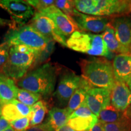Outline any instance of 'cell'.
Returning a JSON list of instances; mask_svg holds the SVG:
<instances>
[{
    "instance_id": "1",
    "label": "cell",
    "mask_w": 131,
    "mask_h": 131,
    "mask_svg": "<svg viewBox=\"0 0 131 131\" xmlns=\"http://www.w3.org/2000/svg\"><path fill=\"white\" fill-rule=\"evenodd\" d=\"M57 74L56 67L47 63L16 80V85L19 89L32 92L41 96H49L53 94L55 89Z\"/></svg>"
},
{
    "instance_id": "2",
    "label": "cell",
    "mask_w": 131,
    "mask_h": 131,
    "mask_svg": "<svg viewBox=\"0 0 131 131\" xmlns=\"http://www.w3.org/2000/svg\"><path fill=\"white\" fill-rule=\"evenodd\" d=\"M81 77L92 88L111 90L115 83L112 64L104 58L81 60Z\"/></svg>"
},
{
    "instance_id": "3",
    "label": "cell",
    "mask_w": 131,
    "mask_h": 131,
    "mask_svg": "<svg viewBox=\"0 0 131 131\" xmlns=\"http://www.w3.org/2000/svg\"><path fill=\"white\" fill-rule=\"evenodd\" d=\"M40 54V52L24 46H11L9 58L2 73L14 80L20 79L37 61Z\"/></svg>"
},
{
    "instance_id": "4",
    "label": "cell",
    "mask_w": 131,
    "mask_h": 131,
    "mask_svg": "<svg viewBox=\"0 0 131 131\" xmlns=\"http://www.w3.org/2000/svg\"><path fill=\"white\" fill-rule=\"evenodd\" d=\"M66 47L92 56L109 57L111 55L101 35L83 31L73 33L67 39Z\"/></svg>"
},
{
    "instance_id": "5",
    "label": "cell",
    "mask_w": 131,
    "mask_h": 131,
    "mask_svg": "<svg viewBox=\"0 0 131 131\" xmlns=\"http://www.w3.org/2000/svg\"><path fill=\"white\" fill-rule=\"evenodd\" d=\"M50 41L28 24L12 27L4 39V42L10 46H24L40 53L45 50Z\"/></svg>"
},
{
    "instance_id": "6",
    "label": "cell",
    "mask_w": 131,
    "mask_h": 131,
    "mask_svg": "<svg viewBox=\"0 0 131 131\" xmlns=\"http://www.w3.org/2000/svg\"><path fill=\"white\" fill-rule=\"evenodd\" d=\"M0 7L9 13L13 22L18 26L24 25L35 13L34 8L23 0H0Z\"/></svg>"
},
{
    "instance_id": "7",
    "label": "cell",
    "mask_w": 131,
    "mask_h": 131,
    "mask_svg": "<svg viewBox=\"0 0 131 131\" xmlns=\"http://www.w3.org/2000/svg\"><path fill=\"white\" fill-rule=\"evenodd\" d=\"M28 25L46 38L58 42L63 46H66L67 39L59 33L53 21L41 13H35Z\"/></svg>"
},
{
    "instance_id": "8",
    "label": "cell",
    "mask_w": 131,
    "mask_h": 131,
    "mask_svg": "<svg viewBox=\"0 0 131 131\" xmlns=\"http://www.w3.org/2000/svg\"><path fill=\"white\" fill-rule=\"evenodd\" d=\"M38 12L50 18L59 33L66 39L75 32L81 31L72 18L64 14L54 5Z\"/></svg>"
},
{
    "instance_id": "9",
    "label": "cell",
    "mask_w": 131,
    "mask_h": 131,
    "mask_svg": "<svg viewBox=\"0 0 131 131\" xmlns=\"http://www.w3.org/2000/svg\"><path fill=\"white\" fill-rule=\"evenodd\" d=\"M95 8L91 15L104 16H125L131 13L130 1L95 0Z\"/></svg>"
},
{
    "instance_id": "10",
    "label": "cell",
    "mask_w": 131,
    "mask_h": 131,
    "mask_svg": "<svg viewBox=\"0 0 131 131\" xmlns=\"http://www.w3.org/2000/svg\"><path fill=\"white\" fill-rule=\"evenodd\" d=\"M82 77L74 72L68 71L62 75L56 91L53 94L61 106L68 104L70 97L79 88Z\"/></svg>"
},
{
    "instance_id": "11",
    "label": "cell",
    "mask_w": 131,
    "mask_h": 131,
    "mask_svg": "<svg viewBox=\"0 0 131 131\" xmlns=\"http://www.w3.org/2000/svg\"><path fill=\"white\" fill-rule=\"evenodd\" d=\"M72 18L74 19L80 30L83 32H103L111 23L107 18L104 16L82 14L76 9L74 10Z\"/></svg>"
},
{
    "instance_id": "12",
    "label": "cell",
    "mask_w": 131,
    "mask_h": 131,
    "mask_svg": "<svg viewBox=\"0 0 131 131\" xmlns=\"http://www.w3.org/2000/svg\"><path fill=\"white\" fill-rule=\"evenodd\" d=\"M111 93L109 89L92 87L87 91L85 103L97 117L103 109L111 104Z\"/></svg>"
},
{
    "instance_id": "13",
    "label": "cell",
    "mask_w": 131,
    "mask_h": 131,
    "mask_svg": "<svg viewBox=\"0 0 131 131\" xmlns=\"http://www.w3.org/2000/svg\"><path fill=\"white\" fill-rule=\"evenodd\" d=\"M116 38L124 53H131V19L126 16H117L112 21Z\"/></svg>"
},
{
    "instance_id": "14",
    "label": "cell",
    "mask_w": 131,
    "mask_h": 131,
    "mask_svg": "<svg viewBox=\"0 0 131 131\" xmlns=\"http://www.w3.org/2000/svg\"><path fill=\"white\" fill-rule=\"evenodd\" d=\"M111 104L120 111H126L131 105V91L126 83L115 80L111 89Z\"/></svg>"
},
{
    "instance_id": "15",
    "label": "cell",
    "mask_w": 131,
    "mask_h": 131,
    "mask_svg": "<svg viewBox=\"0 0 131 131\" xmlns=\"http://www.w3.org/2000/svg\"><path fill=\"white\" fill-rule=\"evenodd\" d=\"M115 80L126 83L131 77V53L117 54L112 63Z\"/></svg>"
},
{
    "instance_id": "16",
    "label": "cell",
    "mask_w": 131,
    "mask_h": 131,
    "mask_svg": "<svg viewBox=\"0 0 131 131\" xmlns=\"http://www.w3.org/2000/svg\"><path fill=\"white\" fill-rule=\"evenodd\" d=\"M31 112V107L19 102L17 100L3 104L1 117L10 122L21 118L27 117Z\"/></svg>"
},
{
    "instance_id": "17",
    "label": "cell",
    "mask_w": 131,
    "mask_h": 131,
    "mask_svg": "<svg viewBox=\"0 0 131 131\" xmlns=\"http://www.w3.org/2000/svg\"><path fill=\"white\" fill-rule=\"evenodd\" d=\"M18 88L12 78L0 73V103L1 104L16 100Z\"/></svg>"
},
{
    "instance_id": "18",
    "label": "cell",
    "mask_w": 131,
    "mask_h": 131,
    "mask_svg": "<svg viewBox=\"0 0 131 131\" xmlns=\"http://www.w3.org/2000/svg\"><path fill=\"white\" fill-rule=\"evenodd\" d=\"M70 114L66 108L61 109L53 107L49 111V117L47 123L54 131L68 124L69 120Z\"/></svg>"
},
{
    "instance_id": "19",
    "label": "cell",
    "mask_w": 131,
    "mask_h": 131,
    "mask_svg": "<svg viewBox=\"0 0 131 131\" xmlns=\"http://www.w3.org/2000/svg\"><path fill=\"white\" fill-rule=\"evenodd\" d=\"M90 88H91V86L88 84L86 80L82 78L81 84L79 88L75 91L72 96L70 97L66 109L70 115L84 102L87 91Z\"/></svg>"
},
{
    "instance_id": "20",
    "label": "cell",
    "mask_w": 131,
    "mask_h": 131,
    "mask_svg": "<svg viewBox=\"0 0 131 131\" xmlns=\"http://www.w3.org/2000/svg\"><path fill=\"white\" fill-rule=\"evenodd\" d=\"M129 114L126 111H120L114 107L112 104H109L100 112L98 120L103 124L114 123L118 122L129 117Z\"/></svg>"
},
{
    "instance_id": "21",
    "label": "cell",
    "mask_w": 131,
    "mask_h": 131,
    "mask_svg": "<svg viewBox=\"0 0 131 131\" xmlns=\"http://www.w3.org/2000/svg\"><path fill=\"white\" fill-rule=\"evenodd\" d=\"M101 36H102L103 40L104 41L108 50L111 53L112 52V53L118 54L124 53L123 49L119 45V42L118 41L117 38H116L115 30L112 23H111L110 25L107 27V28L103 32Z\"/></svg>"
},
{
    "instance_id": "22",
    "label": "cell",
    "mask_w": 131,
    "mask_h": 131,
    "mask_svg": "<svg viewBox=\"0 0 131 131\" xmlns=\"http://www.w3.org/2000/svg\"><path fill=\"white\" fill-rule=\"evenodd\" d=\"M98 121L94 115L89 117H77L69 119L68 124L76 131H88Z\"/></svg>"
},
{
    "instance_id": "23",
    "label": "cell",
    "mask_w": 131,
    "mask_h": 131,
    "mask_svg": "<svg viewBox=\"0 0 131 131\" xmlns=\"http://www.w3.org/2000/svg\"><path fill=\"white\" fill-rule=\"evenodd\" d=\"M47 112V104L45 101L40 100L34 104L31 107V112L29 115L30 118V127L41 123Z\"/></svg>"
},
{
    "instance_id": "24",
    "label": "cell",
    "mask_w": 131,
    "mask_h": 131,
    "mask_svg": "<svg viewBox=\"0 0 131 131\" xmlns=\"http://www.w3.org/2000/svg\"><path fill=\"white\" fill-rule=\"evenodd\" d=\"M40 95L27 91V90L18 88L16 95V100L24 104L32 107L34 104L41 99Z\"/></svg>"
},
{
    "instance_id": "25",
    "label": "cell",
    "mask_w": 131,
    "mask_h": 131,
    "mask_svg": "<svg viewBox=\"0 0 131 131\" xmlns=\"http://www.w3.org/2000/svg\"><path fill=\"white\" fill-rule=\"evenodd\" d=\"M104 131H131V118L130 116L120 122L114 123L104 124Z\"/></svg>"
},
{
    "instance_id": "26",
    "label": "cell",
    "mask_w": 131,
    "mask_h": 131,
    "mask_svg": "<svg viewBox=\"0 0 131 131\" xmlns=\"http://www.w3.org/2000/svg\"><path fill=\"white\" fill-rule=\"evenodd\" d=\"M74 1L75 9L82 14L90 15L95 8V0H76Z\"/></svg>"
},
{
    "instance_id": "27",
    "label": "cell",
    "mask_w": 131,
    "mask_h": 131,
    "mask_svg": "<svg viewBox=\"0 0 131 131\" xmlns=\"http://www.w3.org/2000/svg\"><path fill=\"white\" fill-rule=\"evenodd\" d=\"M54 6L60 9L67 15L72 17L74 12V1L68 0H57L55 1Z\"/></svg>"
},
{
    "instance_id": "28",
    "label": "cell",
    "mask_w": 131,
    "mask_h": 131,
    "mask_svg": "<svg viewBox=\"0 0 131 131\" xmlns=\"http://www.w3.org/2000/svg\"><path fill=\"white\" fill-rule=\"evenodd\" d=\"M30 116L23 117L10 122V126L15 131H24L30 127Z\"/></svg>"
},
{
    "instance_id": "29",
    "label": "cell",
    "mask_w": 131,
    "mask_h": 131,
    "mask_svg": "<svg viewBox=\"0 0 131 131\" xmlns=\"http://www.w3.org/2000/svg\"><path fill=\"white\" fill-rule=\"evenodd\" d=\"M10 47V46L6 42L0 45V73L3 72V68L7 62Z\"/></svg>"
},
{
    "instance_id": "30",
    "label": "cell",
    "mask_w": 131,
    "mask_h": 131,
    "mask_svg": "<svg viewBox=\"0 0 131 131\" xmlns=\"http://www.w3.org/2000/svg\"><path fill=\"white\" fill-rule=\"evenodd\" d=\"M37 12L43 10L50 6H53L55 1L53 0H28L26 1Z\"/></svg>"
},
{
    "instance_id": "31",
    "label": "cell",
    "mask_w": 131,
    "mask_h": 131,
    "mask_svg": "<svg viewBox=\"0 0 131 131\" xmlns=\"http://www.w3.org/2000/svg\"><path fill=\"white\" fill-rule=\"evenodd\" d=\"M93 115H94V114L91 112L84 101L80 107L70 115L69 119L77 117H89Z\"/></svg>"
},
{
    "instance_id": "32",
    "label": "cell",
    "mask_w": 131,
    "mask_h": 131,
    "mask_svg": "<svg viewBox=\"0 0 131 131\" xmlns=\"http://www.w3.org/2000/svg\"><path fill=\"white\" fill-rule=\"evenodd\" d=\"M24 131H54L47 123L29 127Z\"/></svg>"
},
{
    "instance_id": "33",
    "label": "cell",
    "mask_w": 131,
    "mask_h": 131,
    "mask_svg": "<svg viewBox=\"0 0 131 131\" xmlns=\"http://www.w3.org/2000/svg\"><path fill=\"white\" fill-rule=\"evenodd\" d=\"M9 127H10V122L3 117H0V131H4Z\"/></svg>"
},
{
    "instance_id": "34",
    "label": "cell",
    "mask_w": 131,
    "mask_h": 131,
    "mask_svg": "<svg viewBox=\"0 0 131 131\" xmlns=\"http://www.w3.org/2000/svg\"><path fill=\"white\" fill-rule=\"evenodd\" d=\"M88 131H104V124L100 121L98 120L92 127H91Z\"/></svg>"
},
{
    "instance_id": "35",
    "label": "cell",
    "mask_w": 131,
    "mask_h": 131,
    "mask_svg": "<svg viewBox=\"0 0 131 131\" xmlns=\"http://www.w3.org/2000/svg\"><path fill=\"white\" fill-rule=\"evenodd\" d=\"M13 25L15 26V23L12 21L8 20V19H3L0 18V27L4 26H9L11 27H13Z\"/></svg>"
},
{
    "instance_id": "36",
    "label": "cell",
    "mask_w": 131,
    "mask_h": 131,
    "mask_svg": "<svg viewBox=\"0 0 131 131\" xmlns=\"http://www.w3.org/2000/svg\"><path fill=\"white\" fill-rule=\"evenodd\" d=\"M56 131H76V130H75L74 129L71 128L68 124H66V125L60 127V129H58V130H57Z\"/></svg>"
},
{
    "instance_id": "37",
    "label": "cell",
    "mask_w": 131,
    "mask_h": 131,
    "mask_svg": "<svg viewBox=\"0 0 131 131\" xmlns=\"http://www.w3.org/2000/svg\"><path fill=\"white\" fill-rule=\"evenodd\" d=\"M126 83L127 86L129 88V89L131 91V77L129 78V79L128 80V81H127Z\"/></svg>"
},
{
    "instance_id": "38",
    "label": "cell",
    "mask_w": 131,
    "mask_h": 131,
    "mask_svg": "<svg viewBox=\"0 0 131 131\" xmlns=\"http://www.w3.org/2000/svg\"><path fill=\"white\" fill-rule=\"evenodd\" d=\"M127 112L128 113L129 115L130 116V117L131 118V105L130 106V107H129L128 109H127Z\"/></svg>"
},
{
    "instance_id": "39",
    "label": "cell",
    "mask_w": 131,
    "mask_h": 131,
    "mask_svg": "<svg viewBox=\"0 0 131 131\" xmlns=\"http://www.w3.org/2000/svg\"><path fill=\"white\" fill-rule=\"evenodd\" d=\"M4 131H15V130L14 129H13L12 127L10 126V127H9V128H7V129H6V130H4Z\"/></svg>"
},
{
    "instance_id": "40",
    "label": "cell",
    "mask_w": 131,
    "mask_h": 131,
    "mask_svg": "<svg viewBox=\"0 0 131 131\" xmlns=\"http://www.w3.org/2000/svg\"><path fill=\"white\" fill-rule=\"evenodd\" d=\"M2 107H3V104L0 103V117L1 116V112H2Z\"/></svg>"
},
{
    "instance_id": "41",
    "label": "cell",
    "mask_w": 131,
    "mask_h": 131,
    "mask_svg": "<svg viewBox=\"0 0 131 131\" xmlns=\"http://www.w3.org/2000/svg\"><path fill=\"white\" fill-rule=\"evenodd\" d=\"M130 2H131V1H130Z\"/></svg>"
},
{
    "instance_id": "42",
    "label": "cell",
    "mask_w": 131,
    "mask_h": 131,
    "mask_svg": "<svg viewBox=\"0 0 131 131\" xmlns=\"http://www.w3.org/2000/svg\"><path fill=\"white\" fill-rule=\"evenodd\" d=\"M130 19H131V18H130Z\"/></svg>"
}]
</instances>
